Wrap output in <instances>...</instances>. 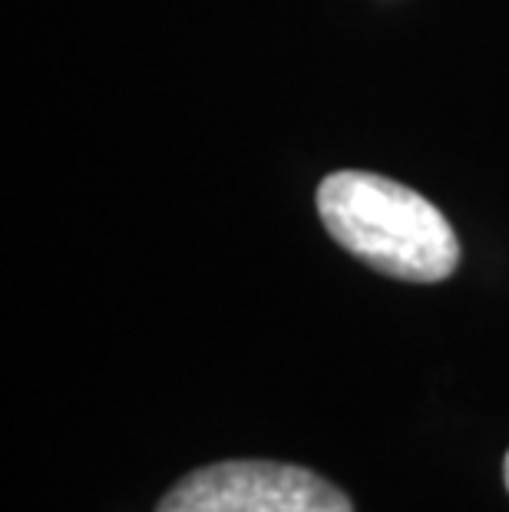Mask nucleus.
I'll return each instance as SVG.
<instances>
[{"label": "nucleus", "mask_w": 509, "mask_h": 512, "mask_svg": "<svg viewBox=\"0 0 509 512\" xmlns=\"http://www.w3.org/2000/svg\"><path fill=\"white\" fill-rule=\"evenodd\" d=\"M503 476H506V489H509V453H506V463H503Z\"/></svg>", "instance_id": "3"}, {"label": "nucleus", "mask_w": 509, "mask_h": 512, "mask_svg": "<svg viewBox=\"0 0 509 512\" xmlns=\"http://www.w3.org/2000/svg\"><path fill=\"white\" fill-rule=\"evenodd\" d=\"M156 512H354L324 476L272 460H225L182 476Z\"/></svg>", "instance_id": "2"}, {"label": "nucleus", "mask_w": 509, "mask_h": 512, "mask_svg": "<svg viewBox=\"0 0 509 512\" xmlns=\"http://www.w3.org/2000/svg\"><path fill=\"white\" fill-rule=\"evenodd\" d=\"M318 215L334 242L387 278L433 285L460 265V242L447 215L387 176L334 172L318 185Z\"/></svg>", "instance_id": "1"}]
</instances>
